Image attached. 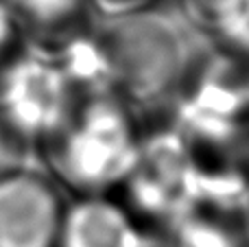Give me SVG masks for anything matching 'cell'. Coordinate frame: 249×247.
Here are the masks:
<instances>
[{"instance_id":"1","label":"cell","mask_w":249,"mask_h":247,"mask_svg":"<svg viewBox=\"0 0 249 247\" xmlns=\"http://www.w3.org/2000/svg\"><path fill=\"white\" fill-rule=\"evenodd\" d=\"M136 114L107 90L83 92L59 129L37 147L53 179L77 197L118 191L142 147Z\"/></svg>"},{"instance_id":"2","label":"cell","mask_w":249,"mask_h":247,"mask_svg":"<svg viewBox=\"0 0 249 247\" xmlns=\"http://www.w3.org/2000/svg\"><path fill=\"white\" fill-rule=\"evenodd\" d=\"M94 53L103 90L136 112L175 99L193 64L181 31L155 11L103 20Z\"/></svg>"},{"instance_id":"3","label":"cell","mask_w":249,"mask_h":247,"mask_svg":"<svg viewBox=\"0 0 249 247\" xmlns=\"http://www.w3.org/2000/svg\"><path fill=\"white\" fill-rule=\"evenodd\" d=\"M201 182V164L175 129L144 140L123 191L127 208L146 226L153 221L171 230L195 204ZM149 228V226H146Z\"/></svg>"},{"instance_id":"4","label":"cell","mask_w":249,"mask_h":247,"mask_svg":"<svg viewBox=\"0 0 249 247\" xmlns=\"http://www.w3.org/2000/svg\"><path fill=\"white\" fill-rule=\"evenodd\" d=\"M83 90L64 64L29 51L0 96V112L24 131L35 149L68 118Z\"/></svg>"},{"instance_id":"5","label":"cell","mask_w":249,"mask_h":247,"mask_svg":"<svg viewBox=\"0 0 249 247\" xmlns=\"http://www.w3.org/2000/svg\"><path fill=\"white\" fill-rule=\"evenodd\" d=\"M66 204L53 177L24 169L0 179V247H55Z\"/></svg>"},{"instance_id":"6","label":"cell","mask_w":249,"mask_h":247,"mask_svg":"<svg viewBox=\"0 0 249 247\" xmlns=\"http://www.w3.org/2000/svg\"><path fill=\"white\" fill-rule=\"evenodd\" d=\"M31 53L64 61L101 26L90 0H9Z\"/></svg>"},{"instance_id":"7","label":"cell","mask_w":249,"mask_h":247,"mask_svg":"<svg viewBox=\"0 0 249 247\" xmlns=\"http://www.w3.org/2000/svg\"><path fill=\"white\" fill-rule=\"evenodd\" d=\"M55 247H158L151 230L112 195H81L66 204Z\"/></svg>"},{"instance_id":"8","label":"cell","mask_w":249,"mask_h":247,"mask_svg":"<svg viewBox=\"0 0 249 247\" xmlns=\"http://www.w3.org/2000/svg\"><path fill=\"white\" fill-rule=\"evenodd\" d=\"M181 16L216 53L249 66V0H177Z\"/></svg>"},{"instance_id":"9","label":"cell","mask_w":249,"mask_h":247,"mask_svg":"<svg viewBox=\"0 0 249 247\" xmlns=\"http://www.w3.org/2000/svg\"><path fill=\"white\" fill-rule=\"evenodd\" d=\"M247 208L195 201L171 228V247H247Z\"/></svg>"},{"instance_id":"10","label":"cell","mask_w":249,"mask_h":247,"mask_svg":"<svg viewBox=\"0 0 249 247\" xmlns=\"http://www.w3.org/2000/svg\"><path fill=\"white\" fill-rule=\"evenodd\" d=\"M29 55L22 29L9 0H0V96L11 72Z\"/></svg>"},{"instance_id":"11","label":"cell","mask_w":249,"mask_h":247,"mask_svg":"<svg viewBox=\"0 0 249 247\" xmlns=\"http://www.w3.org/2000/svg\"><path fill=\"white\" fill-rule=\"evenodd\" d=\"M33 149L35 144L29 136L0 112V179L31 169L29 160L33 156Z\"/></svg>"},{"instance_id":"12","label":"cell","mask_w":249,"mask_h":247,"mask_svg":"<svg viewBox=\"0 0 249 247\" xmlns=\"http://www.w3.org/2000/svg\"><path fill=\"white\" fill-rule=\"evenodd\" d=\"M90 2L103 20H109V18L153 11V7L160 2V0H90Z\"/></svg>"},{"instance_id":"13","label":"cell","mask_w":249,"mask_h":247,"mask_svg":"<svg viewBox=\"0 0 249 247\" xmlns=\"http://www.w3.org/2000/svg\"><path fill=\"white\" fill-rule=\"evenodd\" d=\"M245 186H247V210H249V156L245 160Z\"/></svg>"},{"instance_id":"14","label":"cell","mask_w":249,"mask_h":247,"mask_svg":"<svg viewBox=\"0 0 249 247\" xmlns=\"http://www.w3.org/2000/svg\"><path fill=\"white\" fill-rule=\"evenodd\" d=\"M247 94H249V72H247Z\"/></svg>"}]
</instances>
